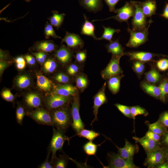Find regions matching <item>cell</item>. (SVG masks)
<instances>
[{"label":"cell","mask_w":168,"mask_h":168,"mask_svg":"<svg viewBox=\"0 0 168 168\" xmlns=\"http://www.w3.org/2000/svg\"><path fill=\"white\" fill-rule=\"evenodd\" d=\"M132 114L135 119V117L139 115L147 116L148 114V112L144 108L139 106L129 107Z\"/></svg>","instance_id":"cell-40"},{"label":"cell","mask_w":168,"mask_h":168,"mask_svg":"<svg viewBox=\"0 0 168 168\" xmlns=\"http://www.w3.org/2000/svg\"><path fill=\"white\" fill-rule=\"evenodd\" d=\"M53 127V135L48 148V152L52 153L51 159L56 157V153L57 151H63L64 142L67 141L69 144L71 138L66 136L65 135V133L63 131Z\"/></svg>","instance_id":"cell-2"},{"label":"cell","mask_w":168,"mask_h":168,"mask_svg":"<svg viewBox=\"0 0 168 168\" xmlns=\"http://www.w3.org/2000/svg\"><path fill=\"white\" fill-rule=\"evenodd\" d=\"M58 46L51 40H43L34 43L32 49L36 52H51L55 50Z\"/></svg>","instance_id":"cell-20"},{"label":"cell","mask_w":168,"mask_h":168,"mask_svg":"<svg viewBox=\"0 0 168 168\" xmlns=\"http://www.w3.org/2000/svg\"><path fill=\"white\" fill-rule=\"evenodd\" d=\"M16 68L19 70L24 69L26 67V62L16 64Z\"/></svg>","instance_id":"cell-58"},{"label":"cell","mask_w":168,"mask_h":168,"mask_svg":"<svg viewBox=\"0 0 168 168\" xmlns=\"http://www.w3.org/2000/svg\"><path fill=\"white\" fill-rule=\"evenodd\" d=\"M158 120L166 128H168V111L162 113Z\"/></svg>","instance_id":"cell-47"},{"label":"cell","mask_w":168,"mask_h":168,"mask_svg":"<svg viewBox=\"0 0 168 168\" xmlns=\"http://www.w3.org/2000/svg\"><path fill=\"white\" fill-rule=\"evenodd\" d=\"M8 54L6 52L0 49V60H8Z\"/></svg>","instance_id":"cell-56"},{"label":"cell","mask_w":168,"mask_h":168,"mask_svg":"<svg viewBox=\"0 0 168 168\" xmlns=\"http://www.w3.org/2000/svg\"><path fill=\"white\" fill-rule=\"evenodd\" d=\"M100 135V134L98 132L92 130H88L84 128L72 137L78 136L80 137L86 138L89 141H92ZM72 137H70V138Z\"/></svg>","instance_id":"cell-32"},{"label":"cell","mask_w":168,"mask_h":168,"mask_svg":"<svg viewBox=\"0 0 168 168\" xmlns=\"http://www.w3.org/2000/svg\"><path fill=\"white\" fill-rule=\"evenodd\" d=\"M76 86L78 89L83 90L86 87L88 81L87 79L85 77L80 75L76 78Z\"/></svg>","instance_id":"cell-42"},{"label":"cell","mask_w":168,"mask_h":168,"mask_svg":"<svg viewBox=\"0 0 168 168\" xmlns=\"http://www.w3.org/2000/svg\"><path fill=\"white\" fill-rule=\"evenodd\" d=\"M108 6L109 11L115 13L116 9L115 6L118 2L121 0H103Z\"/></svg>","instance_id":"cell-48"},{"label":"cell","mask_w":168,"mask_h":168,"mask_svg":"<svg viewBox=\"0 0 168 168\" xmlns=\"http://www.w3.org/2000/svg\"><path fill=\"white\" fill-rule=\"evenodd\" d=\"M26 115L39 124L54 127L49 111L44 107H40L26 112Z\"/></svg>","instance_id":"cell-6"},{"label":"cell","mask_w":168,"mask_h":168,"mask_svg":"<svg viewBox=\"0 0 168 168\" xmlns=\"http://www.w3.org/2000/svg\"><path fill=\"white\" fill-rule=\"evenodd\" d=\"M124 55L128 56L132 60L146 62L152 60L156 54L147 52L131 51L124 53Z\"/></svg>","instance_id":"cell-21"},{"label":"cell","mask_w":168,"mask_h":168,"mask_svg":"<svg viewBox=\"0 0 168 168\" xmlns=\"http://www.w3.org/2000/svg\"><path fill=\"white\" fill-rule=\"evenodd\" d=\"M2 98L6 101L14 103L16 100V97L11 92L10 89L5 88L3 89L0 93Z\"/></svg>","instance_id":"cell-39"},{"label":"cell","mask_w":168,"mask_h":168,"mask_svg":"<svg viewBox=\"0 0 168 168\" xmlns=\"http://www.w3.org/2000/svg\"><path fill=\"white\" fill-rule=\"evenodd\" d=\"M83 16L85 22L82 27L81 34L92 37L94 39L97 40L98 38L96 36L94 32L95 27L94 25L88 20L85 14H83Z\"/></svg>","instance_id":"cell-25"},{"label":"cell","mask_w":168,"mask_h":168,"mask_svg":"<svg viewBox=\"0 0 168 168\" xmlns=\"http://www.w3.org/2000/svg\"><path fill=\"white\" fill-rule=\"evenodd\" d=\"M141 85L142 89L147 94L156 98L160 97V91L159 87L146 82H142Z\"/></svg>","instance_id":"cell-30"},{"label":"cell","mask_w":168,"mask_h":168,"mask_svg":"<svg viewBox=\"0 0 168 168\" xmlns=\"http://www.w3.org/2000/svg\"><path fill=\"white\" fill-rule=\"evenodd\" d=\"M160 97L162 101H164L166 95L168 93V82L166 80H164L160 85Z\"/></svg>","instance_id":"cell-44"},{"label":"cell","mask_w":168,"mask_h":168,"mask_svg":"<svg viewBox=\"0 0 168 168\" xmlns=\"http://www.w3.org/2000/svg\"><path fill=\"white\" fill-rule=\"evenodd\" d=\"M167 147L161 148L147 154V157L144 165L149 168H154L166 161V151Z\"/></svg>","instance_id":"cell-10"},{"label":"cell","mask_w":168,"mask_h":168,"mask_svg":"<svg viewBox=\"0 0 168 168\" xmlns=\"http://www.w3.org/2000/svg\"><path fill=\"white\" fill-rule=\"evenodd\" d=\"M134 71L138 74L142 73L144 68V65L143 62L136 60L133 64Z\"/></svg>","instance_id":"cell-45"},{"label":"cell","mask_w":168,"mask_h":168,"mask_svg":"<svg viewBox=\"0 0 168 168\" xmlns=\"http://www.w3.org/2000/svg\"><path fill=\"white\" fill-rule=\"evenodd\" d=\"M34 76L31 73L24 72L17 74L13 81V87L16 90L21 91L29 89L34 83Z\"/></svg>","instance_id":"cell-8"},{"label":"cell","mask_w":168,"mask_h":168,"mask_svg":"<svg viewBox=\"0 0 168 168\" xmlns=\"http://www.w3.org/2000/svg\"><path fill=\"white\" fill-rule=\"evenodd\" d=\"M26 111L22 102H18L16 109V118L17 124L20 125L23 124V119L26 115Z\"/></svg>","instance_id":"cell-33"},{"label":"cell","mask_w":168,"mask_h":168,"mask_svg":"<svg viewBox=\"0 0 168 168\" xmlns=\"http://www.w3.org/2000/svg\"><path fill=\"white\" fill-rule=\"evenodd\" d=\"M68 105L49 110L54 127L65 133L71 126L72 121L71 109Z\"/></svg>","instance_id":"cell-1"},{"label":"cell","mask_w":168,"mask_h":168,"mask_svg":"<svg viewBox=\"0 0 168 168\" xmlns=\"http://www.w3.org/2000/svg\"><path fill=\"white\" fill-rule=\"evenodd\" d=\"M156 168H168V161H166L162 164L158 165Z\"/></svg>","instance_id":"cell-60"},{"label":"cell","mask_w":168,"mask_h":168,"mask_svg":"<svg viewBox=\"0 0 168 168\" xmlns=\"http://www.w3.org/2000/svg\"><path fill=\"white\" fill-rule=\"evenodd\" d=\"M62 42H65L68 47L73 49L82 48L84 44L83 41L79 35L68 32H66Z\"/></svg>","instance_id":"cell-17"},{"label":"cell","mask_w":168,"mask_h":168,"mask_svg":"<svg viewBox=\"0 0 168 168\" xmlns=\"http://www.w3.org/2000/svg\"><path fill=\"white\" fill-rule=\"evenodd\" d=\"M54 78L57 82L64 84L67 83L70 80L69 77L63 72L58 73L54 77Z\"/></svg>","instance_id":"cell-43"},{"label":"cell","mask_w":168,"mask_h":168,"mask_svg":"<svg viewBox=\"0 0 168 168\" xmlns=\"http://www.w3.org/2000/svg\"><path fill=\"white\" fill-rule=\"evenodd\" d=\"M135 7V12L132 19V29L140 31L146 29L149 23L143 14L141 7L138 1H131Z\"/></svg>","instance_id":"cell-7"},{"label":"cell","mask_w":168,"mask_h":168,"mask_svg":"<svg viewBox=\"0 0 168 168\" xmlns=\"http://www.w3.org/2000/svg\"><path fill=\"white\" fill-rule=\"evenodd\" d=\"M122 77V75H119L113 76L109 79L108 82V87L113 94H115L119 91L120 81Z\"/></svg>","instance_id":"cell-31"},{"label":"cell","mask_w":168,"mask_h":168,"mask_svg":"<svg viewBox=\"0 0 168 168\" xmlns=\"http://www.w3.org/2000/svg\"><path fill=\"white\" fill-rule=\"evenodd\" d=\"M72 99L71 96H65L52 93L48 94L44 96V107L49 110L69 104Z\"/></svg>","instance_id":"cell-5"},{"label":"cell","mask_w":168,"mask_h":168,"mask_svg":"<svg viewBox=\"0 0 168 168\" xmlns=\"http://www.w3.org/2000/svg\"><path fill=\"white\" fill-rule=\"evenodd\" d=\"M53 26L48 22L46 23L44 30V34L45 39H48L50 37L55 39H61L60 37L56 35Z\"/></svg>","instance_id":"cell-37"},{"label":"cell","mask_w":168,"mask_h":168,"mask_svg":"<svg viewBox=\"0 0 168 168\" xmlns=\"http://www.w3.org/2000/svg\"><path fill=\"white\" fill-rule=\"evenodd\" d=\"M105 87L106 84L105 83L101 89L94 97V105L93 108L95 118L90 124L91 126L95 121L98 120L97 115L100 107L107 102V99L105 93Z\"/></svg>","instance_id":"cell-16"},{"label":"cell","mask_w":168,"mask_h":168,"mask_svg":"<svg viewBox=\"0 0 168 168\" xmlns=\"http://www.w3.org/2000/svg\"><path fill=\"white\" fill-rule=\"evenodd\" d=\"M153 21L151 18L147 27L145 29L140 31H135L131 29L129 26L127 29L130 33V37L126 46L129 47L137 48L147 41L149 35L148 29Z\"/></svg>","instance_id":"cell-4"},{"label":"cell","mask_w":168,"mask_h":168,"mask_svg":"<svg viewBox=\"0 0 168 168\" xmlns=\"http://www.w3.org/2000/svg\"><path fill=\"white\" fill-rule=\"evenodd\" d=\"M57 66V63L54 59L48 58L42 64V71L45 74H50L56 70Z\"/></svg>","instance_id":"cell-29"},{"label":"cell","mask_w":168,"mask_h":168,"mask_svg":"<svg viewBox=\"0 0 168 168\" xmlns=\"http://www.w3.org/2000/svg\"><path fill=\"white\" fill-rule=\"evenodd\" d=\"M108 51L114 55H124L123 48L119 43V39L112 40L106 45Z\"/></svg>","instance_id":"cell-26"},{"label":"cell","mask_w":168,"mask_h":168,"mask_svg":"<svg viewBox=\"0 0 168 168\" xmlns=\"http://www.w3.org/2000/svg\"><path fill=\"white\" fill-rule=\"evenodd\" d=\"M80 5L88 12L96 13L101 11L103 5L102 0H78Z\"/></svg>","instance_id":"cell-22"},{"label":"cell","mask_w":168,"mask_h":168,"mask_svg":"<svg viewBox=\"0 0 168 168\" xmlns=\"http://www.w3.org/2000/svg\"><path fill=\"white\" fill-rule=\"evenodd\" d=\"M160 144L162 147H164L168 148V131L161 136V140L160 142Z\"/></svg>","instance_id":"cell-55"},{"label":"cell","mask_w":168,"mask_h":168,"mask_svg":"<svg viewBox=\"0 0 168 168\" xmlns=\"http://www.w3.org/2000/svg\"><path fill=\"white\" fill-rule=\"evenodd\" d=\"M166 161H168V148H167V149L166 151Z\"/></svg>","instance_id":"cell-61"},{"label":"cell","mask_w":168,"mask_h":168,"mask_svg":"<svg viewBox=\"0 0 168 168\" xmlns=\"http://www.w3.org/2000/svg\"><path fill=\"white\" fill-rule=\"evenodd\" d=\"M14 61L16 64L25 63L26 62L24 57L22 56L16 57L14 59Z\"/></svg>","instance_id":"cell-57"},{"label":"cell","mask_w":168,"mask_h":168,"mask_svg":"<svg viewBox=\"0 0 168 168\" xmlns=\"http://www.w3.org/2000/svg\"><path fill=\"white\" fill-rule=\"evenodd\" d=\"M109 159V165L106 168H139L134 163L133 160L124 159L118 153L110 152L107 154Z\"/></svg>","instance_id":"cell-12"},{"label":"cell","mask_w":168,"mask_h":168,"mask_svg":"<svg viewBox=\"0 0 168 168\" xmlns=\"http://www.w3.org/2000/svg\"><path fill=\"white\" fill-rule=\"evenodd\" d=\"M12 63V61L8 60H0V76L2 75L5 70Z\"/></svg>","instance_id":"cell-49"},{"label":"cell","mask_w":168,"mask_h":168,"mask_svg":"<svg viewBox=\"0 0 168 168\" xmlns=\"http://www.w3.org/2000/svg\"><path fill=\"white\" fill-rule=\"evenodd\" d=\"M124 55L112 54L111 60L106 67L101 72V75L104 79L119 75L122 72L119 65V61L121 57Z\"/></svg>","instance_id":"cell-13"},{"label":"cell","mask_w":168,"mask_h":168,"mask_svg":"<svg viewBox=\"0 0 168 168\" xmlns=\"http://www.w3.org/2000/svg\"><path fill=\"white\" fill-rule=\"evenodd\" d=\"M104 29V32L101 37L98 38L97 40H106L111 41L113 35L115 33H118L120 31L119 29H114L110 27H106L103 26Z\"/></svg>","instance_id":"cell-34"},{"label":"cell","mask_w":168,"mask_h":168,"mask_svg":"<svg viewBox=\"0 0 168 168\" xmlns=\"http://www.w3.org/2000/svg\"><path fill=\"white\" fill-rule=\"evenodd\" d=\"M77 91L76 87L67 83L56 85L50 94H57L65 96H74L77 94Z\"/></svg>","instance_id":"cell-19"},{"label":"cell","mask_w":168,"mask_h":168,"mask_svg":"<svg viewBox=\"0 0 168 168\" xmlns=\"http://www.w3.org/2000/svg\"><path fill=\"white\" fill-rule=\"evenodd\" d=\"M69 159L70 158L67 155H59L58 158L50 159V162L53 168H65Z\"/></svg>","instance_id":"cell-27"},{"label":"cell","mask_w":168,"mask_h":168,"mask_svg":"<svg viewBox=\"0 0 168 168\" xmlns=\"http://www.w3.org/2000/svg\"><path fill=\"white\" fill-rule=\"evenodd\" d=\"M149 130L161 136L167 131L166 128L158 120L155 122L148 124Z\"/></svg>","instance_id":"cell-35"},{"label":"cell","mask_w":168,"mask_h":168,"mask_svg":"<svg viewBox=\"0 0 168 168\" xmlns=\"http://www.w3.org/2000/svg\"><path fill=\"white\" fill-rule=\"evenodd\" d=\"M79 70L78 66L75 64H72L69 66L67 69L68 74L71 76H73L77 73Z\"/></svg>","instance_id":"cell-54"},{"label":"cell","mask_w":168,"mask_h":168,"mask_svg":"<svg viewBox=\"0 0 168 168\" xmlns=\"http://www.w3.org/2000/svg\"><path fill=\"white\" fill-rule=\"evenodd\" d=\"M104 142L100 144L97 145L92 141H89L84 145L83 150L85 153L88 156L95 155L98 147L100 146Z\"/></svg>","instance_id":"cell-36"},{"label":"cell","mask_w":168,"mask_h":168,"mask_svg":"<svg viewBox=\"0 0 168 168\" xmlns=\"http://www.w3.org/2000/svg\"><path fill=\"white\" fill-rule=\"evenodd\" d=\"M145 136L159 143L160 142L161 138V136L149 130L146 132Z\"/></svg>","instance_id":"cell-46"},{"label":"cell","mask_w":168,"mask_h":168,"mask_svg":"<svg viewBox=\"0 0 168 168\" xmlns=\"http://www.w3.org/2000/svg\"><path fill=\"white\" fill-rule=\"evenodd\" d=\"M114 105L125 116L134 119L131 113L129 107L118 103L115 104Z\"/></svg>","instance_id":"cell-41"},{"label":"cell","mask_w":168,"mask_h":168,"mask_svg":"<svg viewBox=\"0 0 168 168\" xmlns=\"http://www.w3.org/2000/svg\"><path fill=\"white\" fill-rule=\"evenodd\" d=\"M80 106L79 97L76 94L73 97L71 108L72 120L71 126L76 133H78L85 127V125L82 121L80 115Z\"/></svg>","instance_id":"cell-11"},{"label":"cell","mask_w":168,"mask_h":168,"mask_svg":"<svg viewBox=\"0 0 168 168\" xmlns=\"http://www.w3.org/2000/svg\"><path fill=\"white\" fill-rule=\"evenodd\" d=\"M156 65L160 70L165 71L168 68V59H161L157 62Z\"/></svg>","instance_id":"cell-50"},{"label":"cell","mask_w":168,"mask_h":168,"mask_svg":"<svg viewBox=\"0 0 168 168\" xmlns=\"http://www.w3.org/2000/svg\"><path fill=\"white\" fill-rule=\"evenodd\" d=\"M161 16L167 19H168V3H166L163 13Z\"/></svg>","instance_id":"cell-59"},{"label":"cell","mask_w":168,"mask_h":168,"mask_svg":"<svg viewBox=\"0 0 168 168\" xmlns=\"http://www.w3.org/2000/svg\"><path fill=\"white\" fill-rule=\"evenodd\" d=\"M105 137L110 140L114 144L118 149V153L124 159L133 160L134 154L139 151V148L138 145L132 144L126 139L125 140L124 146L121 148L116 145L110 138L105 136Z\"/></svg>","instance_id":"cell-15"},{"label":"cell","mask_w":168,"mask_h":168,"mask_svg":"<svg viewBox=\"0 0 168 168\" xmlns=\"http://www.w3.org/2000/svg\"><path fill=\"white\" fill-rule=\"evenodd\" d=\"M133 138L135 140V143H139L143 147L146 154L161 147L160 143L145 136L141 138L133 137Z\"/></svg>","instance_id":"cell-18"},{"label":"cell","mask_w":168,"mask_h":168,"mask_svg":"<svg viewBox=\"0 0 168 168\" xmlns=\"http://www.w3.org/2000/svg\"></svg>","instance_id":"cell-63"},{"label":"cell","mask_w":168,"mask_h":168,"mask_svg":"<svg viewBox=\"0 0 168 168\" xmlns=\"http://www.w3.org/2000/svg\"><path fill=\"white\" fill-rule=\"evenodd\" d=\"M140 5L142 12L146 17H151L156 14L157 5L154 0H145L144 2H138Z\"/></svg>","instance_id":"cell-24"},{"label":"cell","mask_w":168,"mask_h":168,"mask_svg":"<svg viewBox=\"0 0 168 168\" xmlns=\"http://www.w3.org/2000/svg\"><path fill=\"white\" fill-rule=\"evenodd\" d=\"M51 152H48L46 158L45 160L40 164L39 165L37 168H53L50 161H49V156Z\"/></svg>","instance_id":"cell-52"},{"label":"cell","mask_w":168,"mask_h":168,"mask_svg":"<svg viewBox=\"0 0 168 168\" xmlns=\"http://www.w3.org/2000/svg\"><path fill=\"white\" fill-rule=\"evenodd\" d=\"M38 89L45 95L50 94L55 87L53 81L41 73L36 74Z\"/></svg>","instance_id":"cell-14"},{"label":"cell","mask_w":168,"mask_h":168,"mask_svg":"<svg viewBox=\"0 0 168 168\" xmlns=\"http://www.w3.org/2000/svg\"><path fill=\"white\" fill-rule=\"evenodd\" d=\"M43 96L41 93L30 91L24 94L22 103L26 112L40 107H44Z\"/></svg>","instance_id":"cell-3"},{"label":"cell","mask_w":168,"mask_h":168,"mask_svg":"<svg viewBox=\"0 0 168 168\" xmlns=\"http://www.w3.org/2000/svg\"><path fill=\"white\" fill-rule=\"evenodd\" d=\"M54 56L61 64L65 65L68 63L71 60L72 54L68 48L63 44L56 50Z\"/></svg>","instance_id":"cell-23"},{"label":"cell","mask_w":168,"mask_h":168,"mask_svg":"<svg viewBox=\"0 0 168 168\" xmlns=\"http://www.w3.org/2000/svg\"><path fill=\"white\" fill-rule=\"evenodd\" d=\"M145 75L147 80L151 83H156L157 82L160 78L159 73L154 68L146 72Z\"/></svg>","instance_id":"cell-38"},{"label":"cell","mask_w":168,"mask_h":168,"mask_svg":"<svg viewBox=\"0 0 168 168\" xmlns=\"http://www.w3.org/2000/svg\"><path fill=\"white\" fill-rule=\"evenodd\" d=\"M27 2H29L31 0H23Z\"/></svg>","instance_id":"cell-62"},{"label":"cell","mask_w":168,"mask_h":168,"mask_svg":"<svg viewBox=\"0 0 168 168\" xmlns=\"http://www.w3.org/2000/svg\"><path fill=\"white\" fill-rule=\"evenodd\" d=\"M26 63L30 66H33L36 63V59L33 55L27 54L24 56Z\"/></svg>","instance_id":"cell-53"},{"label":"cell","mask_w":168,"mask_h":168,"mask_svg":"<svg viewBox=\"0 0 168 168\" xmlns=\"http://www.w3.org/2000/svg\"><path fill=\"white\" fill-rule=\"evenodd\" d=\"M135 12V7L131 1L127 2L124 5L121 7L115 10V13L117 14L114 16H111L107 18L94 20L93 21H103L109 19H113L120 23L123 22H126L128 23V20L131 17L133 16Z\"/></svg>","instance_id":"cell-9"},{"label":"cell","mask_w":168,"mask_h":168,"mask_svg":"<svg viewBox=\"0 0 168 168\" xmlns=\"http://www.w3.org/2000/svg\"><path fill=\"white\" fill-rule=\"evenodd\" d=\"M86 58V50H82L77 52L75 56L76 60L78 62H82L85 61Z\"/></svg>","instance_id":"cell-51"},{"label":"cell","mask_w":168,"mask_h":168,"mask_svg":"<svg viewBox=\"0 0 168 168\" xmlns=\"http://www.w3.org/2000/svg\"><path fill=\"white\" fill-rule=\"evenodd\" d=\"M52 15L49 18L50 24L58 29L63 23L66 14L64 13H59L57 11L52 12Z\"/></svg>","instance_id":"cell-28"}]
</instances>
